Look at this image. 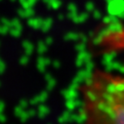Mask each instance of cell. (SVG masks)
Here are the masks:
<instances>
[{
  "label": "cell",
  "instance_id": "obj_1",
  "mask_svg": "<svg viewBox=\"0 0 124 124\" xmlns=\"http://www.w3.org/2000/svg\"><path fill=\"white\" fill-rule=\"evenodd\" d=\"M79 92L82 124H124V74L96 69Z\"/></svg>",
  "mask_w": 124,
  "mask_h": 124
}]
</instances>
